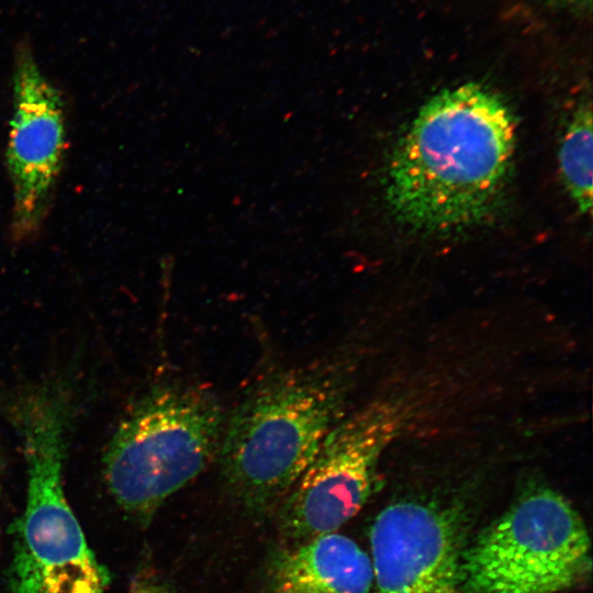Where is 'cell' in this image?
<instances>
[{
  "instance_id": "cell-1",
  "label": "cell",
  "mask_w": 593,
  "mask_h": 593,
  "mask_svg": "<svg viewBox=\"0 0 593 593\" xmlns=\"http://www.w3.org/2000/svg\"><path fill=\"white\" fill-rule=\"evenodd\" d=\"M512 113L478 83L445 90L419 111L388 171L387 199L418 231H458L491 213L514 153Z\"/></svg>"
},
{
  "instance_id": "cell-2",
  "label": "cell",
  "mask_w": 593,
  "mask_h": 593,
  "mask_svg": "<svg viewBox=\"0 0 593 593\" xmlns=\"http://www.w3.org/2000/svg\"><path fill=\"white\" fill-rule=\"evenodd\" d=\"M354 372L331 358L260 377L225 419L217 459L246 510L279 507L324 438L346 414Z\"/></svg>"
},
{
  "instance_id": "cell-3",
  "label": "cell",
  "mask_w": 593,
  "mask_h": 593,
  "mask_svg": "<svg viewBox=\"0 0 593 593\" xmlns=\"http://www.w3.org/2000/svg\"><path fill=\"white\" fill-rule=\"evenodd\" d=\"M71 409L69 392L57 382L32 385L8 405L27 468L25 507L13 526L9 593H108L109 573L64 492Z\"/></svg>"
},
{
  "instance_id": "cell-4",
  "label": "cell",
  "mask_w": 593,
  "mask_h": 593,
  "mask_svg": "<svg viewBox=\"0 0 593 593\" xmlns=\"http://www.w3.org/2000/svg\"><path fill=\"white\" fill-rule=\"evenodd\" d=\"M225 419L220 400L206 387L160 383L144 393L103 456L104 480L119 506L149 522L217 457Z\"/></svg>"
},
{
  "instance_id": "cell-5",
  "label": "cell",
  "mask_w": 593,
  "mask_h": 593,
  "mask_svg": "<svg viewBox=\"0 0 593 593\" xmlns=\"http://www.w3.org/2000/svg\"><path fill=\"white\" fill-rule=\"evenodd\" d=\"M466 593H560L591 572L586 525L557 490L532 482L463 547Z\"/></svg>"
},
{
  "instance_id": "cell-6",
  "label": "cell",
  "mask_w": 593,
  "mask_h": 593,
  "mask_svg": "<svg viewBox=\"0 0 593 593\" xmlns=\"http://www.w3.org/2000/svg\"><path fill=\"white\" fill-rule=\"evenodd\" d=\"M417 400L404 392L345 414L279 506L283 534L301 542L335 533L373 492L383 452L410 425Z\"/></svg>"
},
{
  "instance_id": "cell-7",
  "label": "cell",
  "mask_w": 593,
  "mask_h": 593,
  "mask_svg": "<svg viewBox=\"0 0 593 593\" xmlns=\"http://www.w3.org/2000/svg\"><path fill=\"white\" fill-rule=\"evenodd\" d=\"M12 90L7 166L13 187L11 238L21 243L40 231L48 213L66 149L63 98L26 37L13 48Z\"/></svg>"
},
{
  "instance_id": "cell-8",
  "label": "cell",
  "mask_w": 593,
  "mask_h": 593,
  "mask_svg": "<svg viewBox=\"0 0 593 593\" xmlns=\"http://www.w3.org/2000/svg\"><path fill=\"white\" fill-rule=\"evenodd\" d=\"M462 550L454 510L426 500L390 503L370 529L373 593H466Z\"/></svg>"
},
{
  "instance_id": "cell-9",
  "label": "cell",
  "mask_w": 593,
  "mask_h": 593,
  "mask_svg": "<svg viewBox=\"0 0 593 593\" xmlns=\"http://www.w3.org/2000/svg\"><path fill=\"white\" fill-rule=\"evenodd\" d=\"M267 593H373L370 556L336 532L294 542L272 558Z\"/></svg>"
},
{
  "instance_id": "cell-10",
  "label": "cell",
  "mask_w": 593,
  "mask_h": 593,
  "mask_svg": "<svg viewBox=\"0 0 593 593\" xmlns=\"http://www.w3.org/2000/svg\"><path fill=\"white\" fill-rule=\"evenodd\" d=\"M592 111L581 104L561 139L559 169L564 187L581 213L592 208Z\"/></svg>"
},
{
  "instance_id": "cell-11",
  "label": "cell",
  "mask_w": 593,
  "mask_h": 593,
  "mask_svg": "<svg viewBox=\"0 0 593 593\" xmlns=\"http://www.w3.org/2000/svg\"><path fill=\"white\" fill-rule=\"evenodd\" d=\"M128 593H175L157 575L147 570L138 572L132 580Z\"/></svg>"
},
{
  "instance_id": "cell-12",
  "label": "cell",
  "mask_w": 593,
  "mask_h": 593,
  "mask_svg": "<svg viewBox=\"0 0 593 593\" xmlns=\"http://www.w3.org/2000/svg\"><path fill=\"white\" fill-rule=\"evenodd\" d=\"M567 3L589 4L591 0H562Z\"/></svg>"
}]
</instances>
